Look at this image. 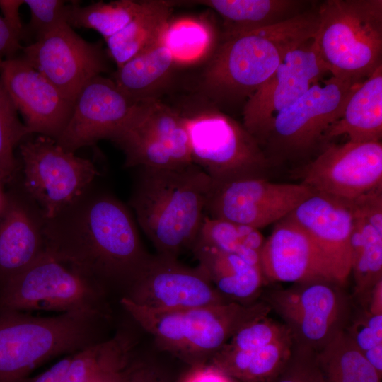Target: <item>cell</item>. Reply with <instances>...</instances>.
<instances>
[{
	"label": "cell",
	"mask_w": 382,
	"mask_h": 382,
	"mask_svg": "<svg viewBox=\"0 0 382 382\" xmlns=\"http://www.w3.org/2000/svg\"><path fill=\"white\" fill-rule=\"evenodd\" d=\"M332 76L313 85L272 120L261 146L274 165L305 158L323 144L328 129L338 120L347 101L363 82Z\"/></svg>",
	"instance_id": "7"
},
{
	"label": "cell",
	"mask_w": 382,
	"mask_h": 382,
	"mask_svg": "<svg viewBox=\"0 0 382 382\" xmlns=\"http://www.w3.org/2000/svg\"><path fill=\"white\" fill-rule=\"evenodd\" d=\"M288 337L291 336L284 323L265 316L240 328L226 345L235 349L248 351L265 347Z\"/></svg>",
	"instance_id": "35"
},
{
	"label": "cell",
	"mask_w": 382,
	"mask_h": 382,
	"mask_svg": "<svg viewBox=\"0 0 382 382\" xmlns=\"http://www.w3.org/2000/svg\"><path fill=\"white\" fill-rule=\"evenodd\" d=\"M362 354L367 361L382 376V344L378 345Z\"/></svg>",
	"instance_id": "47"
},
{
	"label": "cell",
	"mask_w": 382,
	"mask_h": 382,
	"mask_svg": "<svg viewBox=\"0 0 382 382\" xmlns=\"http://www.w3.org/2000/svg\"><path fill=\"white\" fill-rule=\"evenodd\" d=\"M351 209V272L355 295L366 309L371 290L382 280V224L371 221L352 206Z\"/></svg>",
	"instance_id": "29"
},
{
	"label": "cell",
	"mask_w": 382,
	"mask_h": 382,
	"mask_svg": "<svg viewBox=\"0 0 382 382\" xmlns=\"http://www.w3.org/2000/svg\"><path fill=\"white\" fill-rule=\"evenodd\" d=\"M28 137L18 146V176L49 219L96 180L99 173L91 161L65 151L53 139Z\"/></svg>",
	"instance_id": "11"
},
{
	"label": "cell",
	"mask_w": 382,
	"mask_h": 382,
	"mask_svg": "<svg viewBox=\"0 0 382 382\" xmlns=\"http://www.w3.org/2000/svg\"><path fill=\"white\" fill-rule=\"evenodd\" d=\"M123 382H173L168 372L157 363L137 357L132 352L122 370Z\"/></svg>",
	"instance_id": "38"
},
{
	"label": "cell",
	"mask_w": 382,
	"mask_h": 382,
	"mask_svg": "<svg viewBox=\"0 0 382 382\" xmlns=\"http://www.w3.org/2000/svg\"><path fill=\"white\" fill-rule=\"evenodd\" d=\"M108 318L83 311L48 317L0 311V382H23L45 361L102 341L100 326Z\"/></svg>",
	"instance_id": "5"
},
{
	"label": "cell",
	"mask_w": 382,
	"mask_h": 382,
	"mask_svg": "<svg viewBox=\"0 0 382 382\" xmlns=\"http://www.w3.org/2000/svg\"><path fill=\"white\" fill-rule=\"evenodd\" d=\"M21 37L0 17V61L17 57L22 50Z\"/></svg>",
	"instance_id": "41"
},
{
	"label": "cell",
	"mask_w": 382,
	"mask_h": 382,
	"mask_svg": "<svg viewBox=\"0 0 382 382\" xmlns=\"http://www.w3.org/2000/svg\"><path fill=\"white\" fill-rule=\"evenodd\" d=\"M4 193L0 209V286L33 265L45 252L46 218L18 175Z\"/></svg>",
	"instance_id": "20"
},
{
	"label": "cell",
	"mask_w": 382,
	"mask_h": 382,
	"mask_svg": "<svg viewBox=\"0 0 382 382\" xmlns=\"http://www.w3.org/2000/svg\"><path fill=\"white\" fill-rule=\"evenodd\" d=\"M303 183L246 178L213 183L205 207L207 216L260 229L286 217L313 194Z\"/></svg>",
	"instance_id": "13"
},
{
	"label": "cell",
	"mask_w": 382,
	"mask_h": 382,
	"mask_svg": "<svg viewBox=\"0 0 382 382\" xmlns=\"http://www.w3.org/2000/svg\"><path fill=\"white\" fill-rule=\"evenodd\" d=\"M345 286L332 280L270 290L263 301L289 329L293 343L319 352L351 321L352 303Z\"/></svg>",
	"instance_id": "10"
},
{
	"label": "cell",
	"mask_w": 382,
	"mask_h": 382,
	"mask_svg": "<svg viewBox=\"0 0 382 382\" xmlns=\"http://www.w3.org/2000/svg\"><path fill=\"white\" fill-rule=\"evenodd\" d=\"M143 3L117 0L81 6L76 1H71L66 6V20L71 28L93 29L106 40L129 23L141 9Z\"/></svg>",
	"instance_id": "32"
},
{
	"label": "cell",
	"mask_w": 382,
	"mask_h": 382,
	"mask_svg": "<svg viewBox=\"0 0 382 382\" xmlns=\"http://www.w3.org/2000/svg\"><path fill=\"white\" fill-rule=\"evenodd\" d=\"M366 310L371 314H382V280L379 281L371 290Z\"/></svg>",
	"instance_id": "45"
},
{
	"label": "cell",
	"mask_w": 382,
	"mask_h": 382,
	"mask_svg": "<svg viewBox=\"0 0 382 382\" xmlns=\"http://www.w3.org/2000/svg\"><path fill=\"white\" fill-rule=\"evenodd\" d=\"M210 178L192 163L170 169L139 168L130 206L157 254L178 258L200 229Z\"/></svg>",
	"instance_id": "3"
},
{
	"label": "cell",
	"mask_w": 382,
	"mask_h": 382,
	"mask_svg": "<svg viewBox=\"0 0 382 382\" xmlns=\"http://www.w3.org/2000/svg\"><path fill=\"white\" fill-rule=\"evenodd\" d=\"M91 311L110 317L106 293L46 251L0 286V311Z\"/></svg>",
	"instance_id": "9"
},
{
	"label": "cell",
	"mask_w": 382,
	"mask_h": 382,
	"mask_svg": "<svg viewBox=\"0 0 382 382\" xmlns=\"http://www.w3.org/2000/svg\"><path fill=\"white\" fill-rule=\"evenodd\" d=\"M21 57L74 102L81 88L107 70L102 46L79 35L66 21L23 47Z\"/></svg>",
	"instance_id": "15"
},
{
	"label": "cell",
	"mask_w": 382,
	"mask_h": 382,
	"mask_svg": "<svg viewBox=\"0 0 382 382\" xmlns=\"http://www.w3.org/2000/svg\"><path fill=\"white\" fill-rule=\"evenodd\" d=\"M161 40L175 64H187L201 59L214 45L212 27L201 19L183 18L169 21Z\"/></svg>",
	"instance_id": "33"
},
{
	"label": "cell",
	"mask_w": 382,
	"mask_h": 382,
	"mask_svg": "<svg viewBox=\"0 0 382 382\" xmlns=\"http://www.w3.org/2000/svg\"><path fill=\"white\" fill-rule=\"evenodd\" d=\"M111 141L123 151L127 168L170 169L192 163L183 116L158 99L137 102Z\"/></svg>",
	"instance_id": "12"
},
{
	"label": "cell",
	"mask_w": 382,
	"mask_h": 382,
	"mask_svg": "<svg viewBox=\"0 0 382 382\" xmlns=\"http://www.w3.org/2000/svg\"><path fill=\"white\" fill-rule=\"evenodd\" d=\"M313 41L332 76L364 81L381 65L382 1L326 0Z\"/></svg>",
	"instance_id": "6"
},
{
	"label": "cell",
	"mask_w": 382,
	"mask_h": 382,
	"mask_svg": "<svg viewBox=\"0 0 382 382\" xmlns=\"http://www.w3.org/2000/svg\"><path fill=\"white\" fill-rule=\"evenodd\" d=\"M128 359L103 369L88 382H123L122 370Z\"/></svg>",
	"instance_id": "44"
},
{
	"label": "cell",
	"mask_w": 382,
	"mask_h": 382,
	"mask_svg": "<svg viewBox=\"0 0 382 382\" xmlns=\"http://www.w3.org/2000/svg\"><path fill=\"white\" fill-rule=\"evenodd\" d=\"M347 135L354 143L380 142L382 137V65L349 96L341 117L325 132L323 141Z\"/></svg>",
	"instance_id": "24"
},
{
	"label": "cell",
	"mask_w": 382,
	"mask_h": 382,
	"mask_svg": "<svg viewBox=\"0 0 382 382\" xmlns=\"http://www.w3.org/2000/svg\"><path fill=\"white\" fill-rule=\"evenodd\" d=\"M318 23V7L313 4L280 23L222 35V42L203 74L201 91L213 102L245 103L290 50L314 37Z\"/></svg>",
	"instance_id": "2"
},
{
	"label": "cell",
	"mask_w": 382,
	"mask_h": 382,
	"mask_svg": "<svg viewBox=\"0 0 382 382\" xmlns=\"http://www.w3.org/2000/svg\"><path fill=\"white\" fill-rule=\"evenodd\" d=\"M174 382V381H173Z\"/></svg>",
	"instance_id": "50"
},
{
	"label": "cell",
	"mask_w": 382,
	"mask_h": 382,
	"mask_svg": "<svg viewBox=\"0 0 382 382\" xmlns=\"http://www.w3.org/2000/svg\"><path fill=\"white\" fill-rule=\"evenodd\" d=\"M30 135L0 80V180L4 185L11 182L19 171L15 148Z\"/></svg>",
	"instance_id": "34"
},
{
	"label": "cell",
	"mask_w": 382,
	"mask_h": 382,
	"mask_svg": "<svg viewBox=\"0 0 382 382\" xmlns=\"http://www.w3.org/2000/svg\"><path fill=\"white\" fill-rule=\"evenodd\" d=\"M260 258L263 276L271 282H337L319 248L301 227L288 217L275 224L271 234L265 240Z\"/></svg>",
	"instance_id": "21"
},
{
	"label": "cell",
	"mask_w": 382,
	"mask_h": 382,
	"mask_svg": "<svg viewBox=\"0 0 382 382\" xmlns=\"http://www.w3.org/2000/svg\"><path fill=\"white\" fill-rule=\"evenodd\" d=\"M286 217L301 227L345 285L351 274L352 212L349 202L314 192Z\"/></svg>",
	"instance_id": "22"
},
{
	"label": "cell",
	"mask_w": 382,
	"mask_h": 382,
	"mask_svg": "<svg viewBox=\"0 0 382 382\" xmlns=\"http://www.w3.org/2000/svg\"><path fill=\"white\" fill-rule=\"evenodd\" d=\"M159 310H176L230 303L199 265L190 267L178 258L151 255L125 296Z\"/></svg>",
	"instance_id": "17"
},
{
	"label": "cell",
	"mask_w": 382,
	"mask_h": 382,
	"mask_svg": "<svg viewBox=\"0 0 382 382\" xmlns=\"http://www.w3.org/2000/svg\"><path fill=\"white\" fill-rule=\"evenodd\" d=\"M0 183H2V182L1 181V180H0ZM2 184H3V183H2ZM3 185H4V184H3Z\"/></svg>",
	"instance_id": "49"
},
{
	"label": "cell",
	"mask_w": 382,
	"mask_h": 382,
	"mask_svg": "<svg viewBox=\"0 0 382 382\" xmlns=\"http://www.w3.org/2000/svg\"><path fill=\"white\" fill-rule=\"evenodd\" d=\"M345 331L353 341L356 347L363 353L375 346L382 344L373 331L366 325L361 313L350 323L345 328Z\"/></svg>",
	"instance_id": "39"
},
{
	"label": "cell",
	"mask_w": 382,
	"mask_h": 382,
	"mask_svg": "<svg viewBox=\"0 0 382 382\" xmlns=\"http://www.w3.org/2000/svg\"><path fill=\"white\" fill-rule=\"evenodd\" d=\"M183 117L192 161L212 183L267 178L274 164L243 124L214 109Z\"/></svg>",
	"instance_id": "8"
},
{
	"label": "cell",
	"mask_w": 382,
	"mask_h": 382,
	"mask_svg": "<svg viewBox=\"0 0 382 382\" xmlns=\"http://www.w3.org/2000/svg\"><path fill=\"white\" fill-rule=\"evenodd\" d=\"M175 62L161 37L113 74L117 86L135 102L156 100L168 84Z\"/></svg>",
	"instance_id": "27"
},
{
	"label": "cell",
	"mask_w": 382,
	"mask_h": 382,
	"mask_svg": "<svg viewBox=\"0 0 382 382\" xmlns=\"http://www.w3.org/2000/svg\"><path fill=\"white\" fill-rule=\"evenodd\" d=\"M292 345L291 337L248 351L225 344L207 364L238 382H272L289 359Z\"/></svg>",
	"instance_id": "26"
},
{
	"label": "cell",
	"mask_w": 382,
	"mask_h": 382,
	"mask_svg": "<svg viewBox=\"0 0 382 382\" xmlns=\"http://www.w3.org/2000/svg\"><path fill=\"white\" fill-rule=\"evenodd\" d=\"M299 173L314 192L353 202L382 186L381 141L328 145Z\"/></svg>",
	"instance_id": "14"
},
{
	"label": "cell",
	"mask_w": 382,
	"mask_h": 382,
	"mask_svg": "<svg viewBox=\"0 0 382 382\" xmlns=\"http://www.w3.org/2000/svg\"><path fill=\"white\" fill-rule=\"evenodd\" d=\"M361 315L366 325L373 331L377 338L382 340V314H371L367 310L364 309Z\"/></svg>",
	"instance_id": "46"
},
{
	"label": "cell",
	"mask_w": 382,
	"mask_h": 382,
	"mask_svg": "<svg viewBox=\"0 0 382 382\" xmlns=\"http://www.w3.org/2000/svg\"><path fill=\"white\" fill-rule=\"evenodd\" d=\"M30 12V22L24 28V37L28 33L34 42L40 39L61 23L66 21V3L62 0H25ZM67 23V22H66Z\"/></svg>",
	"instance_id": "36"
},
{
	"label": "cell",
	"mask_w": 382,
	"mask_h": 382,
	"mask_svg": "<svg viewBox=\"0 0 382 382\" xmlns=\"http://www.w3.org/2000/svg\"><path fill=\"white\" fill-rule=\"evenodd\" d=\"M45 251L105 293L125 296L151 255L129 209L95 180L54 216L46 219Z\"/></svg>",
	"instance_id": "1"
},
{
	"label": "cell",
	"mask_w": 382,
	"mask_h": 382,
	"mask_svg": "<svg viewBox=\"0 0 382 382\" xmlns=\"http://www.w3.org/2000/svg\"><path fill=\"white\" fill-rule=\"evenodd\" d=\"M174 382H236L209 364L192 366Z\"/></svg>",
	"instance_id": "40"
},
{
	"label": "cell",
	"mask_w": 382,
	"mask_h": 382,
	"mask_svg": "<svg viewBox=\"0 0 382 382\" xmlns=\"http://www.w3.org/2000/svg\"><path fill=\"white\" fill-rule=\"evenodd\" d=\"M328 73L313 38L290 50L270 78L245 103L243 125L260 144L274 116Z\"/></svg>",
	"instance_id": "16"
},
{
	"label": "cell",
	"mask_w": 382,
	"mask_h": 382,
	"mask_svg": "<svg viewBox=\"0 0 382 382\" xmlns=\"http://www.w3.org/2000/svg\"><path fill=\"white\" fill-rule=\"evenodd\" d=\"M23 4L24 1L21 0H0L3 18L21 40L24 38V27L21 21L19 9Z\"/></svg>",
	"instance_id": "42"
},
{
	"label": "cell",
	"mask_w": 382,
	"mask_h": 382,
	"mask_svg": "<svg viewBox=\"0 0 382 382\" xmlns=\"http://www.w3.org/2000/svg\"><path fill=\"white\" fill-rule=\"evenodd\" d=\"M323 382H381V377L343 330L317 354Z\"/></svg>",
	"instance_id": "30"
},
{
	"label": "cell",
	"mask_w": 382,
	"mask_h": 382,
	"mask_svg": "<svg viewBox=\"0 0 382 382\" xmlns=\"http://www.w3.org/2000/svg\"><path fill=\"white\" fill-rule=\"evenodd\" d=\"M3 186H4V185L0 183V209H1V207L2 205L3 199H4V191H3V189H2Z\"/></svg>",
	"instance_id": "48"
},
{
	"label": "cell",
	"mask_w": 382,
	"mask_h": 382,
	"mask_svg": "<svg viewBox=\"0 0 382 382\" xmlns=\"http://www.w3.org/2000/svg\"><path fill=\"white\" fill-rule=\"evenodd\" d=\"M265 240L259 229L205 214L195 243L236 253L261 268L260 256Z\"/></svg>",
	"instance_id": "31"
},
{
	"label": "cell",
	"mask_w": 382,
	"mask_h": 382,
	"mask_svg": "<svg viewBox=\"0 0 382 382\" xmlns=\"http://www.w3.org/2000/svg\"><path fill=\"white\" fill-rule=\"evenodd\" d=\"M316 351L293 343L285 366L272 382H323Z\"/></svg>",
	"instance_id": "37"
},
{
	"label": "cell",
	"mask_w": 382,
	"mask_h": 382,
	"mask_svg": "<svg viewBox=\"0 0 382 382\" xmlns=\"http://www.w3.org/2000/svg\"><path fill=\"white\" fill-rule=\"evenodd\" d=\"M215 11L221 18L223 35L249 32L289 20L309 9L305 0L195 1Z\"/></svg>",
	"instance_id": "25"
},
{
	"label": "cell",
	"mask_w": 382,
	"mask_h": 382,
	"mask_svg": "<svg viewBox=\"0 0 382 382\" xmlns=\"http://www.w3.org/2000/svg\"><path fill=\"white\" fill-rule=\"evenodd\" d=\"M73 354L66 355L46 371L35 376H30L23 382H64Z\"/></svg>",
	"instance_id": "43"
},
{
	"label": "cell",
	"mask_w": 382,
	"mask_h": 382,
	"mask_svg": "<svg viewBox=\"0 0 382 382\" xmlns=\"http://www.w3.org/2000/svg\"><path fill=\"white\" fill-rule=\"evenodd\" d=\"M0 80L30 133L56 141L70 118L74 102L21 56L0 61Z\"/></svg>",
	"instance_id": "19"
},
{
	"label": "cell",
	"mask_w": 382,
	"mask_h": 382,
	"mask_svg": "<svg viewBox=\"0 0 382 382\" xmlns=\"http://www.w3.org/2000/svg\"><path fill=\"white\" fill-rule=\"evenodd\" d=\"M136 103L112 79L101 75L92 79L76 97L57 144L74 153L101 139L111 140L127 122Z\"/></svg>",
	"instance_id": "18"
},
{
	"label": "cell",
	"mask_w": 382,
	"mask_h": 382,
	"mask_svg": "<svg viewBox=\"0 0 382 382\" xmlns=\"http://www.w3.org/2000/svg\"><path fill=\"white\" fill-rule=\"evenodd\" d=\"M199 266L218 291L229 302L251 304L266 281L260 267L238 255L195 243L191 248Z\"/></svg>",
	"instance_id": "23"
},
{
	"label": "cell",
	"mask_w": 382,
	"mask_h": 382,
	"mask_svg": "<svg viewBox=\"0 0 382 382\" xmlns=\"http://www.w3.org/2000/svg\"><path fill=\"white\" fill-rule=\"evenodd\" d=\"M176 4L173 1H144L136 16L120 31L105 40L108 54L117 68L160 39Z\"/></svg>",
	"instance_id": "28"
},
{
	"label": "cell",
	"mask_w": 382,
	"mask_h": 382,
	"mask_svg": "<svg viewBox=\"0 0 382 382\" xmlns=\"http://www.w3.org/2000/svg\"><path fill=\"white\" fill-rule=\"evenodd\" d=\"M120 302L162 349L190 366L207 363L240 328L271 311L263 300L176 310L150 308L126 297Z\"/></svg>",
	"instance_id": "4"
}]
</instances>
